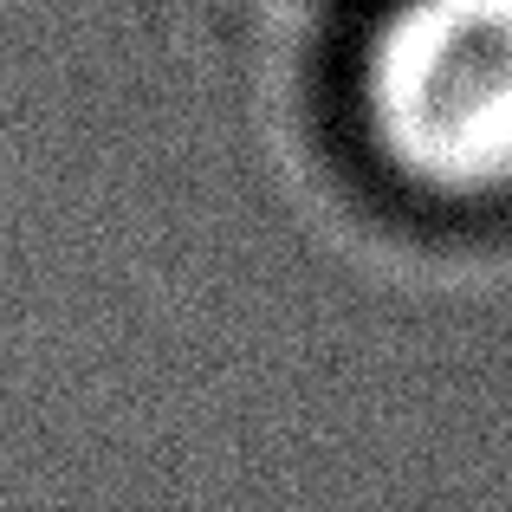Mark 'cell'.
<instances>
[{
    "label": "cell",
    "instance_id": "1",
    "mask_svg": "<svg viewBox=\"0 0 512 512\" xmlns=\"http://www.w3.org/2000/svg\"><path fill=\"white\" fill-rule=\"evenodd\" d=\"M363 124L415 188L512 195V0H389L363 39Z\"/></svg>",
    "mask_w": 512,
    "mask_h": 512
}]
</instances>
